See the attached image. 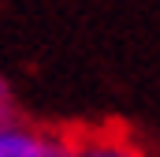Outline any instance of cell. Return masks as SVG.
Returning <instances> with one entry per match:
<instances>
[{"label": "cell", "instance_id": "1", "mask_svg": "<svg viewBox=\"0 0 160 157\" xmlns=\"http://www.w3.org/2000/svg\"><path fill=\"white\" fill-rule=\"evenodd\" d=\"M71 157H153L138 138L123 135L116 127H97L75 135V154Z\"/></svg>", "mask_w": 160, "mask_h": 157}, {"label": "cell", "instance_id": "2", "mask_svg": "<svg viewBox=\"0 0 160 157\" xmlns=\"http://www.w3.org/2000/svg\"><path fill=\"white\" fill-rule=\"evenodd\" d=\"M11 120H19V101L8 78H0V127H8Z\"/></svg>", "mask_w": 160, "mask_h": 157}]
</instances>
